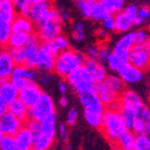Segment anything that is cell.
Segmentation results:
<instances>
[{
    "label": "cell",
    "instance_id": "cell-43",
    "mask_svg": "<svg viewBox=\"0 0 150 150\" xmlns=\"http://www.w3.org/2000/svg\"><path fill=\"white\" fill-rule=\"evenodd\" d=\"M138 11H139L138 5L132 4V3H131V4H128L127 6L124 8L123 13H124V14H125L129 19H131V20L133 21V23H134L135 19L138 18Z\"/></svg>",
    "mask_w": 150,
    "mask_h": 150
},
{
    "label": "cell",
    "instance_id": "cell-29",
    "mask_svg": "<svg viewBox=\"0 0 150 150\" xmlns=\"http://www.w3.org/2000/svg\"><path fill=\"white\" fill-rule=\"evenodd\" d=\"M102 4L108 12L109 15H117L121 13L125 8V1L124 0H101Z\"/></svg>",
    "mask_w": 150,
    "mask_h": 150
},
{
    "label": "cell",
    "instance_id": "cell-41",
    "mask_svg": "<svg viewBox=\"0 0 150 150\" xmlns=\"http://www.w3.org/2000/svg\"><path fill=\"white\" fill-rule=\"evenodd\" d=\"M119 111H120L121 115H122L123 120L125 121V124H126V126H127L128 130L132 131L133 122H134V117H133V115L131 112H129V111H127V110L121 108V107H119Z\"/></svg>",
    "mask_w": 150,
    "mask_h": 150
},
{
    "label": "cell",
    "instance_id": "cell-34",
    "mask_svg": "<svg viewBox=\"0 0 150 150\" xmlns=\"http://www.w3.org/2000/svg\"><path fill=\"white\" fill-rule=\"evenodd\" d=\"M17 15L28 17L30 16V8H32V1L30 0H13Z\"/></svg>",
    "mask_w": 150,
    "mask_h": 150
},
{
    "label": "cell",
    "instance_id": "cell-54",
    "mask_svg": "<svg viewBox=\"0 0 150 150\" xmlns=\"http://www.w3.org/2000/svg\"><path fill=\"white\" fill-rule=\"evenodd\" d=\"M58 88H59V90H60V93H66V90H67V87H66V83L64 82V81H61L59 84H58Z\"/></svg>",
    "mask_w": 150,
    "mask_h": 150
},
{
    "label": "cell",
    "instance_id": "cell-10",
    "mask_svg": "<svg viewBox=\"0 0 150 150\" xmlns=\"http://www.w3.org/2000/svg\"><path fill=\"white\" fill-rule=\"evenodd\" d=\"M55 62L56 57L50 50L47 44L46 43H41L35 68H37L40 71H43V73H50V71H53L55 69Z\"/></svg>",
    "mask_w": 150,
    "mask_h": 150
},
{
    "label": "cell",
    "instance_id": "cell-46",
    "mask_svg": "<svg viewBox=\"0 0 150 150\" xmlns=\"http://www.w3.org/2000/svg\"><path fill=\"white\" fill-rule=\"evenodd\" d=\"M98 55H99V46H96V45H90L86 48V59H89V60H97Z\"/></svg>",
    "mask_w": 150,
    "mask_h": 150
},
{
    "label": "cell",
    "instance_id": "cell-21",
    "mask_svg": "<svg viewBox=\"0 0 150 150\" xmlns=\"http://www.w3.org/2000/svg\"><path fill=\"white\" fill-rule=\"evenodd\" d=\"M15 138L16 145L24 149L32 150L33 144H34V134L26 126H23L19 132L14 137Z\"/></svg>",
    "mask_w": 150,
    "mask_h": 150
},
{
    "label": "cell",
    "instance_id": "cell-42",
    "mask_svg": "<svg viewBox=\"0 0 150 150\" xmlns=\"http://www.w3.org/2000/svg\"><path fill=\"white\" fill-rule=\"evenodd\" d=\"M16 146L15 138L10 135H4L0 142V150H12Z\"/></svg>",
    "mask_w": 150,
    "mask_h": 150
},
{
    "label": "cell",
    "instance_id": "cell-20",
    "mask_svg": "<svg viewBox=\"0 0 150 150\" xmlns=\"http://www.w3.org/2000/svg\"><path fill=\"white\" fill-rule=\"evenodd\" d=\"M16 64L11 58L8 50H3L0 55V79L8 80L12 77L13 70L15 68Z\"/></svg>",
    "mask_w": 150,
    "mask_h": 150
},
{
    "label": "cell",
    "instance_id": "cell-59",
    "mask_svg": "<svg viewBox=\"0 0 150 150\" xmlns=\"http://www.w3.org/2000/svg\"><path fill=\"white\" fill-rule=\"evenodd\" d=\"M3 137H4V134H3V132H2V131H1V129H0V142L2 141Z\"/></svg>",
    "mask_w": 150,
    "mask_h": 150
},
{
    "label": "cell",
    "instance_id": "cell-31",
    "mask_svg": "<svg viewBox=\"0 0 150 150\" xmlns=\"http://www.w3.org/2000/svg\"><path fill=\"white\" fill-rule=\"evenodd\" d=\"M30 36L25 34H19V33H12L8 41V47L14 48H22L25 47V45L28 44Z\"/></svg>",
    "mask_w": 150,
    "mask_h": 150
},
{
    "label": "cell",
    "instance_id": "cell-22",
    "mask_svg": "<svg viewBox=\"0 0 150 150\" xmlns=\"http://www.w3.org/2000/svg\"><path fill=\"white\" fill-rule=\"evenodd\" d=\"M40 132L50 139H55L57 133V126H56V113L50 115L48 118L44 119L40 122Z\"/></svg>",
    "mask_w": 150,
    "mask_h": 150
},
{
    "label": "cell",
    "instance_id": "cell-61",
    "mask_svg": "<svg viewBox=\"0 0 150 150\" xmlns=\"http://www.w3.org/2000/svg\"><path fill=\"white\" fill-rule=\"evenodd\" d=\"M146 47H147L148 53H149V57H150V45H146Z\"/></svg>",
    "mask_w": 150,
    "mask_h": 150
},
{
    "label": "cell",
    "instance_id": "cell-12",
    "mask_svg": "<svg viewBox=\"0 0 150 150\" xmlns=\"http://www.w3.org/2000/svg\"><path fill=\"white\" fill-rule=\"evenodd\" d=\"M119 104H120L119 107L127 110L134 115V113L144 105V102L140 96L133 90L126 89L119 98Z\"/></svg>",
    "mask_w": 150,
    "mask_h": 150
},
{
    "label": "cell",
    "instance_id": "cell-52",
    "mask_svg": "<svg viewBox=\"0 0 150 150\" xmlns=\"http://www.w3.org/2000/svg\"><path fill=\"white\" fill-rule=\"evenodd\" d=\"M8 111V105L1 100V98H0V119L2 118L3 115Z\"/></svg>",
    "mask_w": 150,
    "mask_h": 150
},
{
    "label": "cell",
    "instance_id": "cell-57",
    "mask_svg": "<svg viewBox=\"0 0 150 150\" xmlns=\"http://www.w3.org/2000/svg\"><path fill=\"white\" fill-rule=\"evenodd\" d=\"M12 150H28V149H24V148H21V147H19V146H17V145H16L15 147L13 148Z\"/></svg>",
    "mask_w": 150,
    "mask_h": 150
},
{
    "label": "cell",
    "instance_id": "cell-17",
    "mask_svg": "<svg viewBox=\"0 0 150 150\" xmlns=\"http://www.w3.org/2000/svg\"><path fill=\"white\" fill-rule=\"evenodd\" d=\"M83 66L88 70V73L93 78L95 84L99 82H103L107 78V70H106L105 66L101 64L100 62H98L97 60L86 59Z\"/></svg>",
    "mask_w": 150,
    "mask_h": 150
},
{
    "label": "cell",
    "instance_id": "cell-35",
    "mask_svg": "<svg viewBox=\"0 0 150 150\" xmlns=\"http://www.w3.org/2000/svg\"><path fill=\"white\" fill-rule=\"evenodd\" d=\"M8 52L11 58L13 59V61H14V63H15L16 65H25V61H26V54H25L24 47H22V48L8 47Z\"/></svg>",
    "mask_w": 150,
    "mask_h": 150
},
{
    "label": "cell",
    "instance_id": "cell-51",
    "mask_svg": "<svg viewBox=\"0 0 150 150\" xmlns=\"http://www.w3.org/2000/svg\"><path fill=\"white\" fill-rule=\"evenodd\" d=\"M59 134H60L61 139H62L63 141L67 140V138H68V129H67V126L65 125L64 123L60 124V126H59Z\"/></svg>",
    "mask_w": 150,
    "mask_h": 150
},
{
    "label": "cell",
    "instance_id": "cell-26",
    "mask_svg": "<svg viewBox=\"0 0 150 150\" xmlns=\"http://www.w3.org/2000/svg\"><path fill=\"white\" fill-rule=\"evenodd\" d=\"M104 82L106 83V85L110 88V90L112 91L115 95H117L119 98L122 95L124 91H125V83L123 82L122 79H121L119 76L115 75H109L107 76Z\"/></svg>",
    "mask_w": 150,
    "mask_h": 150
},
{
    "label": "cell",
    "instance_id": "cell-45",
    "mask_svg": "<svg viewBox=\"0 0 150 150\" xmlns=\"http://www.w3.org/2000/svg\"><path fill=\"white\" fill-rule=\"evenodd\" d=\"M11 82H12L13 86L18 90L20 91L23 88H25L28 85V83L32 82V81H28L26 79H22V78H18V79H11Z\"/></svg>",
    "mask_w": 150,
    "mask_h": 150
},
{
    "label": "cell",
    "instance_id": "cell-44",
    "mask_svg": "<svg viewBox=\"0 0 150 150\" xmlns=\"http://www.w3.org/2000/svg\"><path fill=\"white\" fill-rule=\"evenodd\" d=\"M149 38V34L146 30H138L135 32V44L146 45Z\"/></svg>",
    "mask_w": 150,
    "mask_h": 150
},
{
    "label": "cell",
    "instance_id": "cell-18",
    "mask_svg": "<svg viewBox=\"0 0 150 150\" xmlns=\"http://www.w3.org/2000/svg\"><path fill=\"white\" fill-rule=\"evenodd\" d=\"M35 30V24L30 18L24 16L17 15L12 23V33H19V34H25V35H33Z\"/></svg>",
    "mask_w": 150,
    "mask_h": 150
},
{
    "label": "cell",
    "instance_id": "cell-40",
    "mask_svg": "<svg viewBox=\"0 0 150 150\" xmlns=\"http://www.w3.org/2000/svg\"><path fill=\"white\" fill-rule=\"evenodd\" d=\"M110 54H111V52H110L109 47H108L106 44L99 45V55H98L97 61L98 62H100L101 64L107 63L108 58H109Z\"/></svg>",
    "mask_w": 150,
    "mask_h": 150
},
{
    "label": "cell",
    "instance_id": "cell-25",
    "mask_svg": "<svg viewBox=\"0 0 150 150\" xmlns=\"http://www.w3.org/2000/svg\"><path fill=\"white\" fill-rule=\"evenodd\" d=\"M135 138H137V135L132 131L127 130L117 140L115 145L122 150H134Z\"/></svg>",
    "mask_w": 150,
    "mask_h": 150
},
{
    "label": "cell",
    "instance_id": "cell-30",
    "mask_svg": "<svg viewBox=\"0 0 150 150\" xmlns=\"http://www.w3.org/2000/svg\"><path fill=\"white\" fill-rule=\"evenodd\" d=\"M54 140L50 139L45 135L38 133L34 135V144H33L32 150H48L53 146Z\"/></svg>",
    "mask_w": 150,
    "mask_h": 150
},
{
    "label": "cell",
    "instance_id": "cell-38",
    "mask_svg": "<svg viewBox=\"0 0 150 150\" xmlns=\"http://www.w3.org/2000/svg\"><path fill=\"white\" fill-rule=\"evenodd\" d=\"M134 150H150V135H137Z\"/></svg>",
    "mask_w": 150,
    "mask_h": 150
},
{
    "label": "cell",
    "instance_id": "cell-58",
    "mask_svg": "<svg viewBox=\"0 0 150 150\" xmlns=\"http://www.w3.org/2000/svg\"><path fill=\"white\" fill-rule=\"evenodd\" d=\"M67 14H65V13H63L62 15H61V18H62V20H65V19H67Z\"/></svg>",
    "mask_w": 150,
    "mask_h": 150
},
{
    "label": "cell",
    "instance_id": "cell-2",
    "mask_svg": "<svg viewBox=\"0 0 150 150\" xmlns=\"http://www.w3.org/2000/svg\"><path fill=\"white\" fill-rule=\"evenodd\" d=\"M85 60L86 57L82 53L71 50V48H68V50L62 52L60 55H58L56 57L54 71L60 77L66 79V77L71 71L82 66Z\"/></svg>",
    "mask_w": 150,
    "mask_h": 150
},
{
    "label": "cell",
    "instance_id": "cell-7",
    "mask_svg": "<svg viewBox=\"0 0 150 150\" xmlns=\"http://www.w3.org/2000/svg\"><path fill=\"white\" fill-rule=\"evenodd\" d=\"M128 63L137 67L138 69L147 70L150 68V57L146 45L135 44L129 52Z\"/></svg>",
    "mask_w": 150,
    "mask_h": 150
},
{
    "label": "cell",
    "instance_id": "cell-23",
    "mask_svg": "<svg viewBox=\"0 0 150 150\" xmlns=\"http://www.w3.org/2000/svg\"><path fill=\"white\" fill-rule=\"evenodd\" d=\"M44 43L47 44L50 50L53 53V55L55 56V57H57L58 55H60L64 50H68V46H69L67 38L64 37L63 35L58 36L54 40L50 41V42H44Z\"/></svg>",
    "mask_w": 150,
    "mask_h": 150
},
{
    "label": "cell",
    "instance_id": "cell-9",
    "mask_svg": "<svg viewBox=\"0 0 150 150\" xmlns=\"http://www.w3.org/2000/svg\"><path fill=\"white\" fill-rule=\"evenodd\" d=\"M43 91L41 90V88L39 87L37 83H35L34 81L28 83V85L25 88H23L22 90L19 91L18 95V99L24 104L28 109L33 108L34 106L38 103V101L40 100V98L42 97Z\"/></svg>",
    "mask_w": 150,
    "mask_h": 150
},
{
    "label": "cell",
    "instance_id": "cell-60",
    "mask_svg": "<svg viewBox=\"0 0 150 150\" xmlns=\"http://www.w3.org/2000/svg\"><path fill=\"white\" fill-rule=\"evenodd\" d=\"M112 150H122V149H121V148H119L117 145H113L112 146Z\"/></svg>",
    "mask_w": 150,
    "mask_h": 150
},
{
    "label": "cell",
    "instance_id": "cell-50",
    "mask_svg": "<svg viewBox=\"0 0 150 150\" xmlns=\"http://www.w3.org/2000/svg\"><path fill=\"white\" fill-rule=\"evenodd\" d=\"M78 119V111L76 109H70L67 113V119H66V122H67L68 125H74L76 124Z\"/></svg>",
    "mask_w": 150,
    "mask_h": 150
},
{
    "label": "cell",
    "instance_id": "cell-32",
    "mask_svg": "<svg viewBox=\"0 0 150 150\" xmlns=\"http://www.w3.org/2000/svg\"><path fill=\"white\" fill-rule=\"evenodd\" d=\"M12 35V22L0 19V46H8Z\"/></svg>",
    "mask_w": 150,
    "mask_h": 150
},
{
    "label": "cell",
    "instance_id": "cell-49",
    "mask_svg": "<svg viewBox=\"0 0 150 150\" xmlns=\"http://www.w3.org/2000/svg\"><path fill=\"white\" fill-rule=\"evenodd\" d=\"M138 18L142 19L143 21L150 19V8L149 6H147V5H143V6L139 8Z\"/></svg>",
    "mask_w": 150,
    "mask_h": 150
},
{
    "label": "cell",
    "instance_id": "cell-3",
    "mask_svg": "<svg viewBox=\"0 0 150 150\" xmlns=\"http://www.w3.org/2000/svg\"><path fill=\"white\" fill-rule=\"evenodd\" d=\"M69 85L78 93V95L95 91V82L84 66H80L66 77Z\"/></svg>",
    "mask_w": 150,
    "mask_h": 150
},
{
    "label": "cell",
    "instance_id": "cell-1",
    "mask_svg": "<svg viewBox=\"0 0 150 150\" xmlns=\"http://www.w3.org/2000/svg\"><path fill=\"white\" fill-rule=\"evenodd\" d=\"M101 130L109 142L115 143L121 135L128 130L119 109H106L103 115Z\"/></svg>",
    "mask_w": 150,
    "mask_h": 150
},
{
    "label": "cell",
    "instance_id": "cell-39",
    "mask_svg": "<svg viewBox=\"0 0 150 150\" xmlns=\"http://www.w3.org/2000/svg\"><path fill=\"white\" fill-rule=\"evenodd\" d=\"M73 38L77 42L84 40L85 38V30H84V25L81 22H77L73 26Z\"/></svg>",
    "mask_w": 150,
    "mask_h": 150
},
{
    "label": "cell",
    "instance_id": "cell-13",
    "mask_svg": "<svg viewBox=\"0 0 150 150\" xmlns=\"http://www.w3.org/2000/svg\"><path fill=\"white\" fill-rule=\"evenodd\" d=\"M23 124H25V123L19 120L17 117H15L10 111H8L2 118L0 119V129L4 135L15 137L19 132V130L24 126Z\"/></svg>",
    "mask_w": 150,
    "mask_h": 150
},
{
    "label": "cell",
    "instance_id": "cell-56",
    "mask_svg": "<svg viewBox=\"0 0 150 150\" xmlns=\"http://www.w3.org/2000/svg\"><path fill=\"white\" fill-rule=\"evenodd\" d=\"M50 74H44V75L41 77V80H42V82L43 83H48L50 81Z\"/></svg>",
    "mask_w": 150,
    "mask_h": 150
},
{
    "label": "cell",
    "instance_id": "cell-37",
    "mask_svg": "<svg viewBox=\"0 0 150 150\" xmlns=\"http://www.w3.org/2000/svg\"><path fill=\"white\" fill-rule=\"evenodd\" d=\"M96 0H79L77 2L78 8L80 10L81 14L83 17L90 18L91 15V10H93V5H95Z\"/></svg>",
    "mask_w": 150,
    "mask_h": 150
},
{
    "label": "cell",
    "instance_id": "cell-11",
    "mask_svg": "<svg viewBox=\"0 0 150 150\" xmlns=\"http://www.w3.org/2000/svg\"><path fill=\"white\" fill-rule=\"evenodd\" d=\"M95 93L98 95L99 99L108 109H119V97L110 90V88L106 85V83L99 82L95 84Z\"/></svg>",
    "mask_w": 150,
    "mask_h": 150
},
{
    "label": "cell",
    "instance_id": "cell-24",
    "mask_svg": "<svg viewBox=\"0 0 150 150\" xmlns=\"http://www.w3.org/2000/svg\"><path fill=\"white\" fill-rule=\"evenodd\" d=\"M8 108L11 113H13L15 117H17L23 123H25L28 120V110L30 109L19 99H17V100L11 103L10 105L8 106Z\"/></svg>",
    "mask_w": 150,
    "mask_h": 150
},
{
    "label": "cell",
    "instance_id": "cell-33",
    "mask_svg": "<svg viewBox=\"0 0 150 150\" xmlns=\"http://www.w3.org/2000/svg\"><path fill=\"white\" fill-rule=\"evenodd\" d=\"M126 63H128V58L123 57V56H119L115 53H111L108 58L107 64L109 66V68L113 71H118L123 65H125Z\"/></svg>",
    "mask_w": 150,
    "mask_h": 150
},
{
    "label": "cell",
    "instance_id": "cell-8",
    "mask_svg": "<svg viewBox=\"0 0 150 150\" xmlns=\"http://www.w3.org/2000/svg\"><path fill=\"white\" fill-rule=\"evenodd\" d=\"M132 132L135 135H150V108L144 105L134 113Z\"/></svg>",
    "mask_w": 150,
    "mask_h": 150
},
{
    "label": "cell",
    "instance_id": "cell-16",
    "mask_svg": "<svg viewBox=\"0 0 150 150\" xmlns=\"http://www.w3.org/2000/svg\"><path fill=\"white\" fill-rule=\"evenodd\" d=\"M135 45V32H128L117 41L112 53L123 57H129L130 50Z\"/></svg>",
    "mask_w": 150,
    "mask_h": 150
},
{
    "label": "cell",
    "instance_id": "cell-6",
    "mask_svg": "<svg viewBox=\"0 0 150 150\" xmlns=\"http://www.w3.org/2000/svg\"><path fill=\"white\" fill-rule=\"evenodd\" d=\"M79 99H80L82 106L84 107V115H99V117L104 115V112L106 110L105 105L99 99L95 91L79 95Z\"/></svg>",
    "mask_w": 150,
    "mask_h": 150
},
{
    "label": "cell",
    "instance_id": "cell-62",
    "mask_svg": "<svg viewBox=\"0 0 150 150\" xmlns=\"http://www.w3.org/2000/svg\"><path fill=\"white\" fill-rule=\"evenodd\" d=\"M1 53H2V50H1V48H0V55H1Z\"/></svg>",
    "mask_w": 150,
    "mask_h": 150
},
{
    "label": "cell",
    "instance_id": "cell-14",
    "mask_svg": "<svg viewBox=\"0 0 150 150\" xmlns=\"http://www.w3.org/2000/svg\"><path fill=\"white\" fill-rule=\"evenodd\" d=\"M41 41L39 40L37 34L34 33L30 36L28 44L25 45V54H26V61H25V66L28 68H35L36 62H37L38 53L40 48Z\"/></svg>",
    "mask_w": 150,
    "mask_h": 150
},
{
    "label": "cell",
    "instance_id": "cell-28",
    "mask_svg": "<svg viewBox=\"0 0 150 150\" xmlns=\"http://www.w3.org/2000/svg\"><path fill=\"white\" fill-rule=\"evenodd\" d=\"M36 77H37V73L34 68H28L25 65H16L13 70L11 79L22 78V79H26L28 81H33Z\"/></svg>",
    "mask_w": 150,
    "mask_h": 150
},
{
    "label": "cell",
    "instance_id": "cell-36",
    "mask_svg": "<svg viewBox=\"0 0 150 150\" xmlns=\"http://www.w3.org/2000/svg\"><path fill=\"white\" fill-rule=\"evenodd\" d=\"M108 15L109 14L106 11V8H104V5L102 4V2L101 1H96L93 10H91L90 18L96 21H103Z\"/></svg>",
    "mask_w": 150,
    "mask_h": 150
},
{
    "label": "cell",
    "instance_id": "cell-4",
    "mask_svg": "<svg viewBox=\"0 0 150 150\" xmlns=\"http://www.w3.org/2000/svg\"><path fill=\"white\" fill-rule=\"evenodd\" d=\"M62 22L63 20L61 18V15L59 14L57 8H55L52 20L37 28L36 34H37L41 43L50 42V41L54 40L55 38H57L58 36H60L61 32H62Z\"/></svg>",
    "mask_w": 150,
    "mask_h": 150
},
{
    "label": "cell",
    "instance_id": "cell-15",
    "mask_svg": "<svg viewBox=\"0 0 150 150\" xmlns=\"http://www.w3.org/2000/svg\"><path fill=\"white\" fill-rule=\"evenodd\" d=\"M118 76L125 84H137L144 77V71L132 66L130 63H126L117 71Z\"/></svg>",
    "mask_w": 150,
    "mask_h": 150
},
{
    "label": "cell",
    "instance_id": "cell-27",
    "mask_svg": "<svg viewBox=\"0 0 150 150\" xmlns=\"http://www.w3.org/2000/svg\"><path fill=\"white\" fill-rule=\"evenodd\" d=\"M115 17V30L118 33H125L128 32L130 28L133 26V21L127 17V16L123 13V11Z\"/></svg>",
    "mask_w": 150,
    "mask_h": 150
},
{
    "label": "cell",
    "instance_id": "cell-19",
    "mask_svg": "<svg viewBox=\"0 0 150 150\" xmlns=\"http://www.w3.org/2000/svg\"><path fill=\"white\" fill-rule=\"evenodd\" d=\"M18 95L19 91L13 86L11 80L0 79V98L6 105L8 106L12 102L17 100Z\"/></svg>",
    "mask_w": 150,
    "mask_h": 150
},
{
    "label": "cell",
    "instance_id": "cell-48",
    "mask_svg": "<svg viewBox=\"0 0 150 150\" xmlns=\"http://www.w3.org/2000/svg\"><path fill=\"white\" fill-rule=\"evenodd\" d=\"M102 24L105 30H115V17L112 15H108L102 21Z\"/></svg>",
    "mask_w": 150,
    "mask_h": 150
},
{
    "label": "cell",
    "instance_id": "cell-53",
    "mask_svg": "<svg viewBox=\"0 0 150 150\" xmlns=\"http://www.w3.org/2000/svg\"><path fill=\"white\" fill-rule=\"evenodd\" d=\"M97 36L100 38L101 40H103V39H105L107 37V32L105 30H103V28H100V30H97Z\"/></svg>",
    "mask_w": 150,
    "mask_h": 150
},
{
    "label": "cell",
    "instance_id": "cell-47",
    "mask_svg": "<svg viewBox=\"0 0 150 150\" xmlns=\"http://www.w3.org/2000/svg\"><path fill=\"white\" fill-rule=\"evenodd\" d=\"M24 125L26 126V127H28L30 131H32L34 135L38 134V133H40V123L37 122V121L30 120V119H28V120L25 122Z\"/></svg>",
    "mask_w": 150,
    "mask_h": 150
},
{
    "label": "cell",
    "instance_id": "cell-5",
    "mask_svg": "<svg viewBox=\"0 0 150 150\" xmlns=\"http://www.w3.org/2000/svg\"><path fill=\"white\" fill-rule=\"evenodd\" d=\"M55 113L56 107L53 98L47 93H43L37 104L28 110V119L40 123L44 119L48 118L50 115H55Z\"/></svg>",
    "mask_w": 150,
    "mask_h": 150
},
{
    "label": "cell",
    "instance_id": "cell-63",
    "mask_svg": "<svg viewBox=\"0 0 150 150\" xmlns=\"http://www.w3.org/2000/svg\"><path fill=\"white\" fill-rule=\"evenodd\" d=\"M149 30H150V25H149Z\"/></svg>",
    "mask_w": 150,
    "mask_h": 150
},
{
    "label": "cell",
    "instance_id": "cell-55",
    "mask_svg": "<svg viewBox=\"0 0 150 150\" xmlns=\"http://www.w3.org/2000/svg\"><path fill=\"white\" fill-rule=\"evenodd\" d=\"M67 99H66V97H61V99H60V101H59V104H60V106L61 107H65V106L67 105Z\"/></svg>",
    "mask_w": 150,
    "mask_h": 150
}]
</instances>
